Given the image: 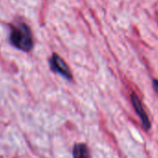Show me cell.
<instances>
[{
  "instance_id": "obj_1",
  "label": "cell",
  "mask_w": 158,
  "mask_h": 158,
  "mask_svg": "<svg viewBox=\"0 0 158 158\" xmlns=\"http://www.w3.org/2000/svg\"><path fill=\"white\" fill-rule=\"evenodd\" d=\"M10 41L16 48L26 52L30 51L34 46L31 30L25 23H19L12 28Z\"/></svg>"
},
{
  "instance_id": "obj_2",
  "label": "cell",
  "mask_w": 158,
  "mask_h": 158,
  "mask_svg": "<svg viewBox=\"0 0 158 158\" xmlns=\"http://www.w3.org/2000/svg\"><path fill=\"white\" fill-rule=\"evenodd\" d=\"M49 66L50 69L56 73L63 76L67 80H73V73L67 65V63L63 60L61 57H60L58 54L53 53L51 58L49 59Z\"/></svg>"
},
{
  "instance_id": "obj_3",
  "label": "cell",
  "mask_w": 158,
  "mask_h": 158,
  "mask_svg": "<svg viewBox=\"0 0 158 158\" xmlns=\"http://www.w3.org/2000/svg\"><path fill=\"white\" fill-rule=\"evenodd\" d=\"M130 101H131L132 106H133L136 114H138V116L140 119L142 127L146 131H148L151 128V122H150L148 114H147V113H146V111H145V109H144V107L142 105V102H141L140 99L139 98V96L135 92H132L131 95H130Z\"/></svg>"
},
{
  "instance_id": "obj_4",
  "label": "cell",
  "mask_w": 158,
  "mask_h": 158,
  "mask_svg": "<svg viewBox=\"0 0 158 158\" xmlns=\"http://www.w3.org/2000/svg\"><path fill=\"white\" fill-rule=\"evenodd\" d=\"M73 158H90L89 151L85 143H76L73 149Z\"/></svg>"
},
{
  "instance_id": "obj_5",
  "label": "cell",
  "mask_w": 158,
  "mask_h": 158,
  "mask_svg": "<svg viewBox=\"0 0 158 158\" xmlns=\"http://www.w3.org/2000/svg\"><path fill=\"white\" fill-rule=\"evenodd\" d=\"M152 88H153L154 91L158 94V80L157 79H153L152 80Z\"/></svg>"
}]
</instances>
